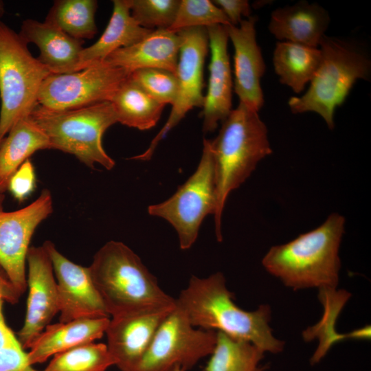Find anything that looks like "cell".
Masks as SVG:
<instances>
[{
  "mask_svg": "<svg viewBox=\"0 0 371 371\" xmlns=\"http://www.w3.org/2000/svg\"><path fill=\"white\" fill-rule=\"evenodd\" d=\"M319 48L321 62L308 90L302 96L291 97L288 104L293 113H316L332 130L337 107L344 102L357 80H368L371 62L357 43L337 37L325 34Z\"/></svg>",
  "mask_w": 371,
  "mask_h": 371,
  "instance_id": "obj_5",
  "label": "cell"
},
{
  "mask_svg": "<svg viewBox=\"0 0 371 371\" xmlns=\"http://www.w3.org/2000/svg\"><path fill=\"white\" fill-rule=\"evenodd\" d=\"M130 78L156 101L165 105L173 104L178 86L176 74L162 69L146 68L133 71Z\"/></svg>",
  "mask_w": 371,
  "mask_h": 371,
  "instance_id": "obj_31",
  "label": "cell"
},
{
  "mask_svg": "<svg viewBox=\"0 0 371 371\" xmlns=\"http://www.w3.org/2000/svg\"><path fill=\"white\" fill-rule=\"evenodd\" d=\"M178 32L182 43L179 51L176 76L178 86L176 98L170 114L163 128L153 139L148 148L131 159L148 161L151 159L157 145L167 134L194 107H203L205 95L203 68L209 51L206 27H190Z\"/></svg>",
  "mask_w": 371,
  "mask_h": 371,
  "instance_id": "obj_11",
  "label": "cell"
},
{
  "mask_svg": "<svg viewBox=\"0 0 371 371\" xmlns=\"http://www.w3.org/2000/svg\"><path fill=\"white\" fill-rule=\"evenodd\" d=\"M28 117L46 135L50 149L71 154L91 168L95 164L106 170L115 166L102 146L104 132L117 122L111 102L67 111L50 110L37 104Z\"/></svg>",
  "mask_w": 371,
  "mask_h": 371,
  "instance_id": "obj_6",
  "label": "cell"
},
{
  "mask_svg": "<svg viewBox=\"0 0 371 371\" xmlns=\"http://www.w3.org/2000/svg\"><path fill=\"white\" fill-rule=\"evenodd\" d=\"M216 210L215 166L210 139H203V151L194 173L168 199L148 207L153 216L167 221L176 230L179 247L190 249L196 241L200 226Z\"/></svg>",
  "mask_w": 371,
  "mask_h": 371,
  "instance_id": "obj_8",
  "label": "cell"
},
{
  "mask_svg": "<svg viewBox=\"0 0 371 371\" xmlns=\"http://www.w3.org/2000/svg\"><path fill=\"white\" fill-rule=\"evenodd\" d=\"M216 331L193 326L177 305L157 330L134 371H184L212 352Z\"/></svg>",
  "mask_w": 371,
  "mask_h": 371,
  "instance_id": "obj_9",
  "label": "cell"
},
{
  "mask_svg": "<svg viewBox=\"0 0 371 371\" xmlns=\"http://www.w3.org/2000/svg\"><path fill=\"white\" fill-rule=\"evenodd\" d=\"M3 201L0 194V266L23 295L27 290L26 258L31 239L39 224L52 213V196L43 190L34 202L13 212L3 210Z\"/></svg>",
  "mask_w": 371,
  "mask_h": 371,
  "instance_id": "obj_12",
  "label": "cell"
},
{
  "mask_svg": "<svg viewBox=\"0 0 371 371\" xmlns=\"http://www.w3.org/2000/svg\"><path fill=\"white\" fill-rule=\"evenodd\" d=\"M36 185L34 168L27 159L10 179L8 190L19 202L24 201L34 190Z\"/></svg>",
  "mask_w": 371,
  "mask_h": 371,
  "instance_id": "obj_32",
  "label": "cell"
},
{
  "mask_svg": "<svg viewBox=\"0 0 371 371\" xmlns=\"http://www.w3.org/2000/svg\"><path fill=\"white\" fill-rule=\"evenodd\" d=\"M254 344L216 332V341L204 371H263L264 357Z\"/></svg>",
  "mask_w": 371,
  "mask_h": 371,
  "instance_id": "obj_27",
  "label": "cell"
},
{
  "mask_svg": "<svg viewBox=\"0 0 371 371\" xmlns=\"http://www.w3.org/2000/svg\"><path fill=\"white\" fill-rule=\"evenodd\" d=\"M0 371H44L35 369L21 344L0 350Z\"/></svg>",
  "mask_w": 371,
  "mask_h": 371,
  "instance_id": "obj_33",
  "label": "cell"
},
{
  "mask_svg": "<svg viewBox=\"0 0 371 371\" xmlns=\"http://www.w3.org/2000/svg\"><path fill=\"white\" fill-rule=\"evenodd\" d=\"M130 74L104 62L74 72L51 74L41 86L37 102L50 110L67 111L110 102Z\"/></svg>",
  "mask_w": 371,
  "mask_h": 371,
  "instance_id": "obj_10",
  "label": "cell"
},
{
  "mask_svg": "<svg viewBox=\"0 0 371 371\" xmlns=\"http://www.w3.org/2000/svg\"><path fill=\"white\" fill-rule=\"evenodd\" d=\"M234 298L224 275L217 272L207 278L192 276L175 299L193 326L249 341L265 352H280L284 342L273 336L269 326L270 306L261 305L247 311L238 306Z\"/></svg>",
  "mask_w": 371,
  "mask_h": 371,
  "instance_id": "obj_1",
  "label": "cell"
},
{
  "mask_svg": "<svg viewBox=\"0 0 371 371\" xmlns=\"http://www.w3.org/2000/svg\"><path fill=\"white\" fill-rule=\"evenodd\" d=\"M321 59L319 47L279 41L273 52V64L280 82L300 93L311 81Z\"/></svg>",
  "mask_w": 371,
  "mask_h": 371,
  "instance_id": "obj_24",
  "label": "cell"
},
{
  "mask_svg": "<svg viewBox=\"0 0 371 371\" xmlns=\"http://www.w3.org/2000/svg\"><path fill=\"white\" fill-rule=\"evenodd\" d=\"M180 1L131 0V14L144 28L168 30L175 19Z\"/></svg>",
  "mask_w": 371,
  "mask_h": 371,
  "instance_id": "obj_30",
  "label": "cell"
},
{
  "mask_svg": "<svg viewBox=\"0 0 371 371\" xmlns=\"http://www.w3.org/2000/svg\"><path fill=\"white\" fill-rule=\"evenodd\" d=\"M109 317L84 318L49 324L29 347L27 357L32 366L82 344L94 342L105 334Z\"/></svg>",
  "mask_w": 371,
  "mask_h": 371,
  "instance_id": "obj_20",
  "label": "cell"
},
{
  "mask_svg": "<svg viewBox=\"0 0 371 371\" xmlns=\"http://www.w3.org/2000/svg\"><path fill=\"white\" fill-rule=\"evenodd\" d=\"M182 38L178 32L155 30L139 42L117 49L104 61L130 74L146 68H157L176 74Z\"/></svg>",
  "mask_w": 371,
  "mask_h": 371,
  "instance_id": "obj_18",
  "label": "cell"
},
{
  "mask_svg": "<svg viewBox=\"0 0 371 371\" xmlns=\"http://www.w3.org/2000/svg\"><path fill=\"white\" fill-rule=\"evenodd\" d=\"M97 8L95 0H56L44 22L76 39H91L98 32Z\"/></svg>",
  "mask_w": 371,
  "mask_h": 371,
  "instance_id": "obj_26",
  "label": "cell"
},
{
  "mask_svg": "<svg viewBox=\"0 0 371 371\" xmlns=\"http://www.w3.org/2000/svg\"><path fill=\"white\" fill-rule=\"evenodd\" d=\"M5 12L4 3L0 1V18L3 16Z\"/></svg>",
  "mask_w": 371,
  "mask_h": 371,
  "instance_id": "obj_37",
  "label": "cell"
},
{
  "mask_svg": "<svg viewBox=\"0 0 371 371\" xmlns=\"http://www.w3.org/2000/svg\"><path fill=\"white\" fill-rule=\"evenodd\" d=\"M345 222L333 213L317 228L271 247L262 258L264 268L293 290L336 289Z\"/></svg>",
  "mask_w": 371,
  "mask_h": 371,
  "instance_id": "obj_2",
  "label": "cell"
},
{
  "mask_svg": "<svg viewBox=\"0 0 371 371\" xmlns=\"http://www.w3.org/2000/svg\"><path fill=\"white\" fill-rule=\"evenodd\" d=\"M215 25H231L223 11L210 0H181L175 19L168 29L172 32Z\"/></svg>",
  "mask_w": 371,
  "mask_h": 371,
  "instance_id": "obj_29",
  "label": "cell"
},
{
  "mask_svg": "<svg viewBox=\"0 0 371 371\" xmlns=\"http://www.w3.org/2000/svg\"><path fill=\"white\" fill-rule=\"evenodd\" d=\"M113 4L112 14L106 29L95 43L84 47L76 71L104 62L113 52L139 42L153 31L141 27L133 18L131 0H114Z\"/></svg>",
  "mask_w": 371,
  "mask_h": 371,
  "instance_id": "obj_22",
  "label": "cell"
},
{
  "mask_svg": "<svg viewBox=\"0 0 371 371\" xmlns=\"http://www.w3.org/2000/svg\"><path fill=\"white\" fill-rule=\"evenodd\" d=\"M110 102L117 122L141 131L155 126L166 106L145 93L130 76L119 87Z\"/></svg>",
  "mask_w": 371,
  "mask_h": 371,
  "instance_id": "obj_25",
  "label": "cell"
},
{
  "mask_svg": "<svg viewBox=\"0 0 371 371\" xmlns=\"http://www.w3.org/2000/svg\"><path fill=\"white\" fill-rule=\"evenodd\" d=\"M27 44H35L40 54L37 59L51 74L76 71L85 41L76 39L45 22L27 19L23 21L19 33Z\"/></svg>",
  "mask_w": 371,
  "mask_h": 371,
  "instance_id": "obj_21",
  "label": "cell"
},
{
  "mask_svg": "<svg viewBox=\"0 0 371 371\" xmlns=\"http://www.w3.org/2000/svg\"><path fill=\"white\" fill-rule=\"evenodd\" d=\"M173 371H184V370H181V369H180V368H177V369H175V370H173Z\"/></svg>",
  "mask_w": 371,
  "mask_h": 371,
  "instance_id": "obj_38",
  "label": "cell"
},
{
  "mask_svg": "<svg viewBox=\"0 0 371 371\" xmlns=\"http://www.w3.org/2000/svg\"><path fill=\"white\" fill-rule=\"evenodd\" d=\"M329 23V14L323 7L300 1L273 10L269 30L280 41L319 47Z\"/></svg>",
  "mask_w": 371,
  "mask_h": 371,
  "instance_id": "obj_19",
  "label": "cell"
},
{
  "mask_svg": "<svg viewBox=\"0 0 371 371\" xmlns=\"http://www.w3.org/2000/svg\"><path fill=\"white\" fill-rule=\"evenodd\" d=\"M27 45L0 20V145L15 124L30 115L43 82L51 74Z\"/></svg>",
  "mask_w": 371,
  "mask_h": 371,
  "instance_id": "obj_7",
  "label": "cell"
},
{
  "mask_svg": "<svg viewBox=\"0 0 371 371\" xmlns=\"http://www.w3.org/2000/svg\"><path fill=\"white\" fill-rule=\"evenodd\" d=\"M43 245L51 259L56 280L59 322L109 317L89 267L69 260L49 240Z\"/></svg>",
  "mask_w": 371,
  "mask_h": 371,
  "instance_id": "obj_13",
  "label": "cell"
},
{
  "mask_svg": "<svg viewBox=\"0 0 371 371\" xmlns=\"http://www.w3.org/2000/svg\"><path fill=\"white\" fill-rule=\"evenodd\" d=\"M26 313L16 337L28 349L35 338L58 313L56 280L49 256L43 245L30 247L27 254Z\"/></svg>",
  "mask_w": 371,
  "mask_h": 371,
  "instance_id": "obj_14",
  "label": "cell"
},
{
  "mask_svg": "<svg viewBox=\"0 0 371 371\" xmlns=\"http://www.w3.org/2000/svg\"><path fill=\"white\" fill-rule=\"evenodd\" d=\"M5 301L0 298V350L20 344L16 335L8 326L3 313Z\"/></svg>",
  "mask_w": 371,
  "mask_h": 371,
  "instance_id": "obj_35",
  "label": "cell"
},
{
  "mask_svg": "<svg viewBox=\"0 0 371 371\" xmlns=\"http://www.w3.org/2000/svg\"><path fill=\"white\" fill-rule=\"evenodd\" d=\"M21 295L12 283L0 274V298L5 302L14 304L19 301Z\"/></svg>",
  "mask_w": 371,
  "mask_h": 371,
  "instance_id": "obj_36",
  "label": "cell"
},
{
  "mask_svg": "<svg viewBox=\"0 0 371 371\" xmlns=\"http://www.w3.org/2000/svg\"><path fill=\"white\" fill-rule=\"evenodd\" d=\"M88 267L109 317L176 305L140 258L120 241L105 243Z\"/></svg>",
  "mask_w": 371,
  "mask_h": 371,
  "instance_id": "obj_3",
  "label": "cell"
},
{
  "mask_svg": "<svg viewBox=\"0 0 371 371\" xmlns=\"http://www.w3.org/2000/svg\"><path fill=\"white\" fill-rule=\"evenodd\" d=\"M212 2L223 11L231 25L238 26L243 17L251 16V8L247 0H214Z\"/></svg>",
  "mask_w": 371,
  "mask_h": 371,
  "instance_id": "obj_34",
  "label": "cell"
},
{
  "mask_svg": "<svg viewBox=\"0 0 371 371\" xmlns=\"http://www.w3.org/2000/svg\"><path fill=\"white\" fill-rule=\"evenodd\" d=\"M175 307L112 317L105 335L115 366L121 371H134L159 326Z\"/></svg>",
  "mask_w": 371,
  "mask_h": 371,
  "instance_id": "obj_15",
  "label": "cell"
},
{
  "mask_svg": "<svg viewBox=\"0 0 371 371\" xmlns=\"http://www.w3.org/2000/svg\"><path fill=\"white\" fill-rule=\"evenodd\" d=\"M115 365L107 346L88 343L53 356L44 371H106Z\"/></svg>",
  "mask_w": 371,
  "mask_h": 371,
  "instance_id": "obj_28",
  "label": "cell"
},
{
  "mask_svg": "<svg viewBox=\"0 0 371 371\" xmlns=\"http://www.w3.org/2000/svg\"><path fill=\"white\" fill-rule=\"evenodd\" d=\"M210 61L207 91L201 117L204 133L214 131L232 110L233 82L227 51L228 34L225 25L206 27Z\"/></svg>",
  "mask_w": 371,
  "mask_h": 371,
  "instance_id": "obj_17",
  "label": "cell"
},
{
  "mask_svg": "<svg viewBox=\"0 0 371 371\" xmlns=\"http://www.w3.org/2000/svg\"><path fill=\"white\" fill-rule=\"evenodd\" d=\"M210 142L216 185L214 227L221 242L222 214L227 197L248 179L272 149L267 126L258 111L240 102L221 122L218 135Z\"/></svg>",
  "mask_w": 371,
  "mask_h": 371,
  "instance_id": "obj_4",
  "label": "cell"
},
{
  "mask_svg": "<svg viewBox=\"0 0 371 371\" xmlns=\"http://www.w3.org/2000/svg\"><path fill=\"white\" fill-rule=\"evenodd\" d=\"M256 21L251 16L238 26L225 27L234 49V92L240 102L259 111L264 104L260 80L266 67L256 41Z\"/></svg>",
  "mask_w": 371,
  "mask_h": 371,
  "instance_id": "obj_16",
  "label": "cell"
},
{
  "mask_svg": "<svg viewBox=\"0 0 371 371\" xmlns=\"http://www.w3.org/2000/svg\"><path fill=\"white\" fill-rule=\"evenodd\" d=\"M50 149L46 135L30 118L20 120L0 145V194L8 190L10 178L36 151Z\"/></svg>",
  "mask_w": 371,
  "mask_h": 371,
  "instance_id": "obj_23",
  "label": "cell"
}]
</instances>
